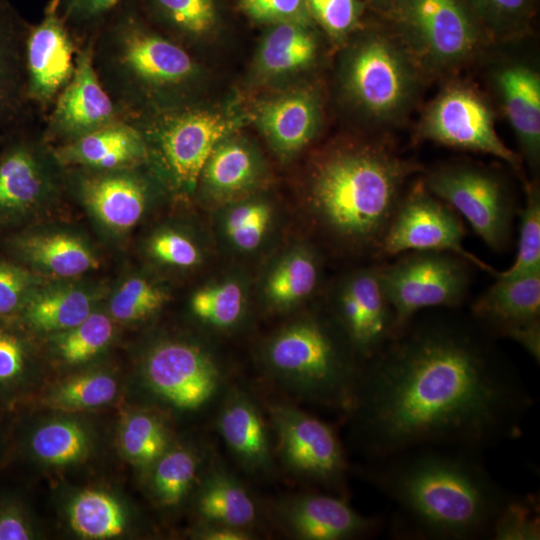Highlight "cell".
<instances>
[{"mask_svg":"<svg viewBox=\"0 0 540 540\" xmlns=\"http://www.w3.org/2000/svg\"><path fill=\"white\" fill-rule=\"evenodd\" d=\"M195 509L202 523L251 530L257 504L247 488L220 465H212L198 482Z\"/></svg>","mask_w":540,"mask_h":540,"instance_id":"obj_29","label":"cell"},{"mask_svg":"<svg viewBox=\"0 0 540 540\" xmlns=\"http://www.w3.org/2000/svg\"><path fill=\"white\" fill-rule=\"evenodd\" d=\"M312 27L299 23L270 25L256 58L262 74L278 77L309 67L318 54V41Z\"/></svg>","mask_w":540,"mask_h":540,"instance_id":"obj_30","label":"cell"},{"mask_svg":"<svg viewBox=\"0 0 540 540\" xmlns=\"http://www.w3.org/2000/svg\"><path fill=\"white\" fill-rule=\"evenodd\" d=\"M496 281L472 306L475 321L490 335L511 339L540 359V272Z\"/></svg>","mask_w":540,"mask_h":540,"instance_id":"obj_19","label":"cell"},{"mask_svg":"<svg viewBox=\"0 0 540 540\" xmlns=\"http://www.w3.org/2000/svg\"><path fill=\"white\" fill-rule=\"evenodd\" d=\"M494 85L522 155L532 167L540 160V74L531 65L515 61L494 73Z\"/></svg>","mask_w":540,"mask_h":540,"instance_id":"obj_26","label":"cell"},{"mask_svg":"<svg viewBox=\"0 0 540 540\" xmlns=\"http://www.w3.org/2000/svg\"><path fill=\"white\" fill-rule=\"evenodd\" d=\"M193 536L201 540H250L255 538L251 530L202 522Z\"/></svg>","mask_w":540,"mask_h":540,"instance_id":"obj_53","label":"cell"},{"mask_svg":"<svg viewBox=\"0 0 540 540\" xmlns=\"http://www.w3.org/2000/svg\"><path fill=\"white\" fill-rule=\"evenodd\" d=\"M147 249L157 262L176 268L193 267L201 259L196 243L174 229H163L154 233L148 241Z\"/></svg>","mask_w":540,"mask_h":540,"instance_id":"obj_50","label":"cell"},{"mask_svg":"<svg viewBox=\"0 0 540 540\" xmlns=\"http://www.w3.org/2000/svg\"><path fill=\"white\" fill-rule=\"evenodd\" d=\"M140 166L107 170L64 168V176L101 227L124 235L140 222L149 202L150 189Z\"/></svg>","mask_w":540,"mask_h":540,"instance_id":"obj_17","label":"cell"},{"mask_svg":"<svg viewBox=\"0 0 540 540\" xmlns=\"http://www.w3.org/2000/svg\"><path fill=\"white\" fill-rule=\"evenodd\" d=\"M230 136L216 145L200 176L206 188L220 196H230L247 189L259 174L258 162L251 148L244 141Z\"/></svg>","mask_w":540,"mask_h":540,"instance_id":"obj_31","label":"cell"},{"mask_svg":"<svg viewBox=\"0 0 540 540\" xmlns=\"http://www.w3.org/2000/svg\"><path fill=\"white\" fill-rule=\"evenodd\" d=\"M217 428L228 450L246 472L261 474L270 470L273 449L269 430L249 393L240 388L226 393Z\"/></svg>","mask_w":540,"mask_h":540,"instance_id":"obj_25","label":"cell"},{"mask_svg":"<svg viewBox=\"0 0 540 540\" xmlns=\"http://www.w3.org/2000/svg\"><path fill=\"white\" fill-rule=\"evenodd\" d=\"M423 75L390 26L362 33L347 49L340 67V83L348 102L382 127L407 114Z\"/></svg>","mask_w":540,"mask_h":540,"instance_id":"obj_6","label":"cell"},{"mask_svg":"<svg viewBox=\"0 0 540 540\" xmlns=\"http://www.w3.org/2000/svg\"><path fill=\"white\" fill-rule=\"evenodd\" d=\"M319 319L298 320L266 344L263 363L275 383L300 398L348 413L364 363L344 331Z\"/></svg>","mask_w":540,"mask_h":540,"instance_id":"obj_5","label":"cell"},{"mask_svg":"<svg viewBox=\"0 0 540 540\" xmlns=\"http://www.w3.org/2000/svg\"><path fill=\"white\" fill-rule=\"evenodd\" d=\"M0 148V238L31 224L57 198L65 182L64 167L43 136L22 129Z\"/></svg>","mask_w":540,"mask_h":540,"instance_id":"obj_10","label":"cell"},{"mask_svg":"<svg viewBox=\"0 0 540 540\" xmlns=\"http://www.w3.org/2000/svg\"><path fill=\"white\" fill-rule=\"evenodd\" d=\"M540 272V190L536 182L526 184L525 204L520 211L516 257L495 278L509 279Z\"/></svg>","mask_w":540,"mask_h":540,"instance_id":"obj_40","label":"cell"},{"mask_svg":"<svg viewBox=\"0 0 540 540\" xmlns=\"http://www.w3.org/2000/svg\"><path fill=\"white\" fill-rule=\"evenodd\" d=\"M539 502L535 496H511L493 523L490 539L539 540Z\"/></svg>","mask_w":540,"mask_h":540,"instance_id":"obj_45","label":"cell"},{"mask_svg":"<svg viewBox=\"0 0 540 540\" xmlns=\"http://www.w3.org/2000/svg\"><path fill=\"white\" fill-rule=\"evenodd\" d=\"M201 457L190 446L169 447L152 465L151 489L158 504L175 508L200 480Z\"/></svg>","mask_w":540,"mask_h":540,"instance_id":"obj_32","label":"cell"},{"mask_svg":"<svg viewBox=\"0 0 540 540\" xmlns=\"http://www.w3.org/2000/svg\"><path fill=\"white\" fill-rule=\"evenodd\" d=\"M426 188L463 216L494 251L508 248L515 205L504 181L488 168L469 163L439 166L422 178Z\"/></svg>","mask_w":540,"mask_h":540,"instance_id":"obj_11","label":"cell"},{"mask_svg":"<svg viewBox=\"0 0 540 540\" xmlns=\"http://www.w3.org/2000/svg\"><path fill=\"white\" fill-rule=\"evenodd\" d=\"M270 422L277 452L288 470L334 493H344L348 465L330 425L286 403L271 406Z\"/></svg>","mask_w":540,"mask_h":540,"instance_id":"obj_14","label":"cell"},{"mask_svg":"<svg viewBox=\"0 0 540 540\" xmlns=\"http://www.w3.org/2000/svg\"><path fill=\"white\" fill-rule=\"evenodd\" d=\"M126 518L120 503L99 490L80 493L69 508V523L85 539H108L122 535Z\"/></svg>","mask_w":540,"mask_h":540,"instance_id":"obj_34","label":"cell"},{"mask_svg":"<svg viewBox=\"0 0 540 540\" xmlns=\"http://www.w3.org/2000/svg\"><path fill=\"white\" fill-rule=\"evenodd\" d=\"M336 322L365 364L392 337L393 311L380 279L379 266L345 279L336 299Z\"/></svg>","mask_w":540,"mask_h":540,"instance_id":"obj_22","label":"cell"},{"mask_svg":"<svg viewBox=\"0 0 540 540\" xmlns=\"http://www.w3.org/2000/svg\"><path fill=\"white\" fill-rule=\"evenodd\" d=\"M98 77L124 119L178 108L198 76L188 51L154 31L125 0L93 34Z\"/></svg>","mask_w":540,"mask_h":540,"instance_id":"obj_4","label":"cell"},{"mask_svg":"<svg viewBox=\"0 0 540 540\" xmlns=\"http://www.w3.org/2000/svg\"><path fill=\"white\" fill-rule=\"evenodd\" d=\"M491 38L520 34L535 12L536 0H466Z\"/></svg>","mask_w":540,"mask_h":540,"instance_id":"obj_44","label":"cell"},{"mask_svg":"<svg viewBox=\"0 0 540 540\" xmlns=\"http://www.w3.org/2000/svg\"><path fill=\"white\" fill-rule=\"evenodd\" d=\"M52 148L64 168L118 169L143 165L148 159L141 131L124 118Z\"/></svg>","mask_w":540,"mask_h":540,"instance_id":"obj_24","label":"cell"},{"mask_svg":"<svg viewBox=\"0 0 540 540\" xmlns=\"http://www.w3.org/2000/svg\"><path fill=\"white\" fill-rule=\"evenodd\" d=\"M58 11L76 38L92 36L125 0H56Z\"/></svg>","mask_w":540,"mask_h":540,"instance_id":"obj_49","label":"cell"},{"mask_svg":"<svg viewBox=\"0 0 540 540\" xmlns=\"http://www.w3.org/2000/svg\"><path fill=\"white\" fill-rule=\"evenodd\" d=\"M117 394V382L109 374L96 371L67 379L48 396L52 407L64 410H83L100 407Z\"/></svg>","mask_w":540,"mask_h":540,"instance_id":"obj_43","label":"cell"},{"mask_svg":"<svg viewBox=\"0 0 540 540\" xmlns=\"http://www.w3.org/2000/svg\"><path fill=\"white\" fill-rule=\"evenodd\" d=\"M423 167L386 142L337 146L316 163L311 209L322 228L353 250L379 255L409 180Z\"/></svg>","mask_w":540,"mask_h":540,"instance_id":"obj_3","label":"cell"},{"mask_svg":"<svg viewBox=\"0 0 540 540\" xmlns=\"http://www.w3.org/2000/svg\"><path fill=\"white\" fill-rule=\"evenodd\" d=\"M143 374L150 390L179 411H197L222 391L225 376L215 356L200 344L166 339L147 352Z\"/></svg>","mask_w":540,"mask_h":540,"instance_id":"obj_15","label":"cell"},{"mask_svg":"<svg viewBox=\"0 0 540 540\" xmlns=\"http://www.w3.org/2000/svg\"><path fill=\"white\" fill-rule=\"evenodd\" d=\"M33 537L31 522L21 505L0 500V540H29Z\"/></svg>","mask_w":540,"mask_h":540,"instance_id":"obj_52","label":"cell"},{"mask_svg":"<svg viewBox=\"0 0 540 540\" xmlns=\"http://www.w3.org/2000/svg\"><path fill=\"white\" fill-rule=\"evenodd\" d=\"M481 452L422 446L367 461L365 478L395 507L398 536L422 540L490 539L509 494Z\"/></svg>","mask_w":540,"mask_h":540,"instance_id":"obj_2","label":"cell"},{"mask_svg":"<svg viewBox=\"0 0 540 540\" xmlns=\"http://www.w3.org/2000/svg\"><path fill=\"white\" fill-rule=\"evenodd\" d=\"M193 315L219 330L234 327L244 311V296L239 284L226 281L198 289L190 299Z\"/></svg>","mask_w":540,"mask_h":540,"instance_id":"obj_39","label":"cell"},{"mask_svg":"<svg viewBox=\"0 0 540 540\" xmlns=\"http://www.w3.org/2000/svg\"><path fill=\"white\" fill-rule=\"evenodd\" d=\"M256 116L272 147L287 154L300 150L315 136L321 108L312 92L296 91L262 103Z\"/></svg>","mask_w":540,"mask_h":540,"instance_id":"obj_28","label":"cell"},{"mask_svg":"<svg viewBox=\"0 0 540 540\" xmlns=\"http://www.w3.org/2000/svg\"><path fill=\"white\" fill-rule=\"evenodd\" d=\"M145 10L156 22L186 40H201L219 23L216 0H145Z\"/></svg>","mask_w":540,"mask_h":540,"instance_id":"obj_33","label":"cell"},{"mask_svg":"<svg viewBox=\"0 0 540 540\" xmlns=\"http://www.w3.org/2000/svg\"><path fill=\"white\" fill-rule=\"evenodd\" d=\"M384 17L424 74L457 69L491 39L466 0H396Z\"/></svg>","mask_w":540,"mask_h":540,"instance_id":"obj_7","label":"cell"},{"mask_svg":"<svg viewBox=\"0 0 540 540\" xmlns=\"http://www.w3.org/2000/svg\"><path fill=\"white\" fill-rule=\"evenodd\" d=\"M419 137L440 145L488 154L515 170L522 158L499 137L494 113L479 90L464 82L446 85L426 107L418 127Z\"/></svg>","mask_w":540,"mask_h":540,"instance_id":"obj_12","label":"cell"},{"mask_svg":"<svg viewBox=\"0 0 540 540\" xmlns=\"http://www.w3.org/2000/svg\"><path fill=\"white\" fill-rule=\"evenodd\" d=\"M370 5L377 9L383 16L387 14L396 0H366Z\"/></svg>","mask_w":540,"mask_h":540,"instance_id":"obj_54","label":"cell"},{"mask_svg":"<svg viewBox=\"0 0 540 540\" xmlns=\"http://www.w3.org/2000/svg\"><path fill=\"white\" fill-rule=\"evenodd\" d=\"M465 229L459 214L432 194L422 178L404 191L382 241L379 256L410 251L448 252L495 275L497 270L464 246Z\"/></svg>","mask_w":540,"mask_h":540,"instance_id":"obj_13","label":"cell"},{"mask_svg":"<svg viewBox=\"0 0 540 540\" xmlns=\"http://www.w3.org/2000/svg\"><path fill=\"white\" fill-rule=\"evenodd\" d=\"M469 265L460 256L435 251L405 252L394 262L379 265L382 287L393 311L392 337L421 310L459 307L469 287Z\"/></svg>","mask_w":540,"mask_h":540,"instance_id":"obj_9","label":"cell"},{"mask_svg":"<svg viewBox=\"0 0 540 540\" xmlns=\"http://www.w3.org/2000/svg\"><path fill=\"white\" fill-rule=\"evenodd\" d=\"M272 218V210L262 201H249L232 207L225 218V231L239 249L257 248L265 236Z\"/></svg>","mask_w":540,"mask_h":540,"instance_id":"obj_46","label":"cell"},{"mask_svg":"<svg viewBox=\"0 0 540 540\" xmlns=\"http://www.w3.org/2000/svg\"><path fill=\"white\" fill-rule=\"evenodd\" d=\"M313 22L334 40H345L362 24L365 5L361 0H306Z\"/></svg>","mask_w":540,"mask_h":540,"instance_id":"obj_47","label":"cell"},{"mask_svg":"<svg viewBox=\"0 0 540 540\" xmlns=\"http://www.w3.org/2000/svg\"><path fill=\"white\" fill-rule=\"evenodd\" d=\"M473 324L414 319L368 360L347 413L367 461L422 446L481 452L518 438L532 397Z\"/></svg>","mask_w":540,"mask_h":540,"instance_id":"obj_1","label":"cell"},{"mask_svg":"<svg viewBox=\"0 0 540 540\" xmlns=\"http://www.w3.org/2000/svg\"><path fill=\"white\" fill-rule=\"evenodd\" d=\"M121 118L96 72L91 36L79 42L74 73L51 107L43 138L58 146Z\"/></svg>","mask_w":540,"mask_h":540,"instance_id":"obj_16","label":"cell"},{"mask_svg":"<svg viewBox=\"0 0 540 540\" xmlns=\"http://www.w3.org/2000/svg\"><path fill=\"white\" fill-rule=\"evenodd\" d=\"M319 267L308 251H298L284 259L269 275L266 294L269 302L286 308L307 298L316 288Z\"/></svg>","mask_w":540,"mask_h":540,"instance_id":"obj_37","label":"cell"},{"mask_svg":"<svg viewBox=\"0 0 540 540\" xmlns=\"http://www.w3.org/2000/svg\"><path fill=\"white\" fill-rule=\"evenodd\" d=\"M270 514L277 526L300 540H348L369 536L380 528L377 517L362 515L343 498L306 493L277 499Z\"/></svg>","mask_w":540,"mask_h":540,"instance_id":"obj_21","label":"cell"},{"mask_svg":"<svg viewBox=\"0 0 540 540\" xmlns=\"http://www.w3.org/2000/svg\"><path fill=\"white\" fill-rule=\"evenodd\" d=\"M168 300L164 289L146 278L131 276L123 280L109 300V315L120 322L144 320L158 312Z\"/></svg>","mask_w":540,"mask_h":540,"instance_id":"obj_42","label":"cell"},{"mask_svg":"<svg viewBox=\"0 0 540 540\" xmlns=\"http://www.w3.org/2000/svg\"><path fill=\"white\" fill-rule=\"evenodd\" d=\"M126 456L141 466H152L170 447L168 431L155 415L138 412L130 415L120 433Z\"/></svg>","mask_w":540,"mask_h":540,"instance_id":"obj_41","label":"cell"},{"mask_svg":"<svg viewBox=\"0 0 540 540\" xmlns=\"http://www.w3.org/2000/svg\"><path fill=\"white\" fill-rule=\"evenodd\" d=\"M29 331L16 318H0V401L17 397L29 380L33 347Z\"/></svg>","mask_w":540,"mask_h":540,"instance_id":"obj_35","label":"cell"},{"mask_svg":"<svg viewBox=\"0 0 540 540\" xmlns=\"http://www.w3.org/2000/svg\"><path fill=\"white\" fill-rule=\"evenodd\" d=\"M75 38L58 11L57 1L49 0L42 18L30 24L26 37V87L33 109L51 108L72 78L80 42Z\"/></svg>","mask_w":540,"mask_h":540,"instance_id":"obj_18","label":"cell"},{"mask_svg":"<svg viewBox=\"0 0 540 540\" xmlns=\"http://www.w3.org/2000/svg\"><path fill=\"white\" fill-rule=\"evenodd\" d=\"M100 291L90 285L58 280L40 283L16 318L28 330L59 333L81 323L96 308Z\"/></svg>","mask_w":540,"mask_h":540,"instance_id":"obj_27","label":"cell"},{"mask_svg":"<svg viewBox=\"0 0 540 540\" xmlns=\"http://www.w3.org/2000/svg\"><path fill=\"white\" fill-rule=\"evenodd\" d=\"M2 253L41 278L73 279L96 270L100 258L81 234L30 224L0 238Z\"/></svg>","mask_w":540,"mask_h":540,"instance_id":"obj_20","label":"cell"},{"mask_svg":"<svg viewBox=\"0 0 540 540\" xmlns=\"http://www.w3.org/2000/svg\"><path fill=\"white\" fill-rule=\"evenodd\" d=\"M127 120L144 137L147 162L182 191L196 186L213 149L241 125L237 116L186 106Z\"/></svg>","mask_w":540,"mask_h":540,"instance_id":"obj_8","label":"cell"},{"mask_svg":"<svg viewBox=\"0 0 540 540\" xmlns=\"http://www.w3.org/2000/svg\"><path fill=\"white\" fill-rule=\"evenodd\" d=\"M30 27L9 0H0V142L27 126L25 46Z\"/></svg>","mask_w":540,"mask_h":540,"instance_id":"obj_23","label":"cell"},{"mask_svg":"<svg viewBox=\"0 0 540 540\" xmlns=\"http://www.w3.org/2000/svg\"><path fill=\"white\" fill-rule=\"evenodd\" d=\"M25 443L36 459L57 466L80 461L88 450L85 430L70 420H56L39 426Z\"/></svg>","mask_w":540,"mask_h":540,"instance_id":"obj_36","label":"cell"},{"mask_svg":"<svg viewBox=\"0 0 540 540\" xmlns=\"http://www.w3.org/2000/svg\"><path fill=\"white\" fill-rule=\"evenodd\" d=\"M240 10L262 24L299 23L313 26L306 0H239Z\"/></svg>","mask_w":540,"mask_h":540,"instance_id":"obj_51","label":"cell"},{"mask_svg":"<svg viewBox=\"0 0 540 540\" xmlns=\"http://www.w3.org/2000/svg\"><path fill=\"white\" fill-rule=\"evenodd\" d=\"M40 276L0 253V318H17L34 289L42 283Z\"/></svg>","mask_w":540,"mask_h":540,"instance_id":"obj_48","label":"cell"},{"mask_svg":"<svg viewBox=\"0 0 540 540\" xmlns=\"http://www.w3.org/2000/svg\"><path fill=\"white\" fill-rule=\"evenodd\" d=\"M113 335L111 316L95 309L78 325L56 333L54 350L67 364L83 363L104 350Z\"/></svg>","mask_w":540,"mask_h":540,"instance_id":"obj_38","label":"cell"}]
</instances>
